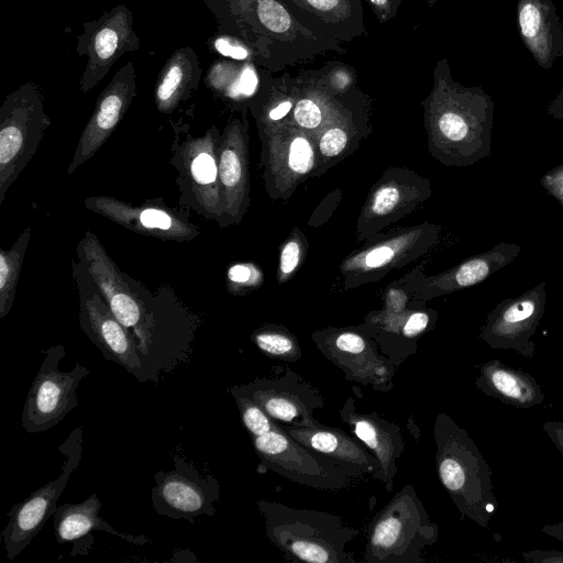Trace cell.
<instances>
[{
    "instance_id": "cell-4",
    "label": "cell",
    "mask_w": 563,
    "mask_h": 563,
    "mask_svg": "<svg viewBox=\"0 0 563 563\" xmlns=\"http://www.w3.org/2000/svg\"><path fill=\"white\" fill-rule=\"evenodd\" d=\"M435 463L441 484L462 516L484 526L494 511L487 467L466 431L446 413H439L434 427Z\"/></svg>"
},
{
    "instance_id": "cell-45",
    "label": "cell",
    "mask_w": 563,
    "mask_h": 563,
    "mask_svg": "<svg viewBox=\"0 0 563 563\" xmlns=\"http://www.w3.org/2000/svg\"><path fill=\"white\" fill-rule=\"evenodd\" d=\"M371 5L379 23H385L395 18L402 0H366Z\"/></svg>"
},
{
    "instance_id": "cell-31",
    "label": "cell",
    "mask_w": 563,
    "mask_h": 563,
    "mask_svg": "<svg viewBox=\"0 0 563 563\" xmlns=\"http://www.w3.org/2000/svg\"><path fill=\"white\" fill-rule=\"evenodd\" d=\"M291 121L316 135L338 112L342 102L319 78L297 79Z\"/></svg>"
},
{
    "instance_id": "cell-21",
    "label": "cell",
    "mask_w": 563,
    "mask_h": 563,
    "mask_svg": "<svg viewBox=\"0 0 563 563\" xmlns=\"http://www.w3.org/2000/svg\"><path fill=\"white\" fill-rule=\"evenodd\" d=\"M136 76L132 62H128L112 77L99 95L93 112L82 130L67 173L92 158L109 139L128 111L136 90Z\"/></svg>"
},
{
    "instance_id": "cell-47",
    "label": "cell",
    "mask_w": 563,
    "mask_h": 563,
    "mask_svg": "<svg viewBox=\"0 0 563 563\" xmlns=\"http://www.w3.org/2000/svg\"><path fill=\"white\" fill-rule=\"evenodd\" d=\"M552 428L550 429L548 426L545 427L548 433L553 439L552 441L556 443L560 450L563 453V426L558 427V424L549 423Z\"/></svg>"
},
{
    "instance_id": "cell-1",
    "label": "cell",
    "mask_w": 563,
    "mask_h": 563,
    "mask_svg": "<svg viewBox=\"0 0 563 563\" xmlns=\"http://www.w3.org/2000/svg\"><path fill=\"white\" fill-rule=\"evenodd\" d=\"M78 260L95 279L115 318L133 336L145 380H158L185 360L199 320L170 286L155 292L122 272L100 240L87 230L78 241Z\"/></svg>"
},
{
    "instance_id": "cell-48",
    "label": "cell",
    "mask_w": 563,
    "mask_h": 563,
    "mask_svg": "<svg viewBox=\"0 0 563 563\" xmlns=\"http://www.w3.org/2000/svg\"><path fill=\"white\" fill-rule=\"evenodd\" d=\"M543 530L555 537L556 539L563 541V522L560 523V525H556V526H548V527H543Z\"/></svg>"
},
{
    "instance_id": "cell-41",
    "label": "cell",
    "mask_w": 563,
    "mask_h": 563,
    "mask_svg": "<svg viewBox=\"0 0 563 563\" xmlns=\"http://www.w3.org/2000/svg\"><path fill=\"white\" fill-rule=\"evenodd\" d=\"M434 312L427 310H416L410 313L407 312L405 322L401 327V336L404 340L417 347L416 339L420 336L423 332H426L434 317Z\"/></svg>"
},
{
    "instance_id": "cell-17",
    "label": "cell",
    "mask_w": 563,
    "mask_h": 563,
    "mask_svg": "<svg viewBox=\"0 0 563 563\" xmlns=\"http://www.w3.org/2000/svg\"><path fill=\"white\" fill-rule=\"evenodd\" d=\"M78 40V54L87 56L79 82L82 92L99 84L124 53L137 51L141 45L132 12L123 4L104 12L98 20L84 23V33Z\"/></svg>"
},
{
    "instance_id": "cell-26",
    "label": "cell",
    "mask_w": 563,
    "mask_h": 563,
    "mask_svg": "<svg viewBox=\"0 0 563 563\" xmlns=\"http://www.w3.org/2000/svg\"><path fill=\"white\" fill-rule=\"evenodd\" d=\"M280 427L302 445L339 462L358 477L371 474L376 478L379 472L377 459L365 444L341 429L322 423L313 427Z\"/></svg>"
},
{
    "instance_id": "cell-30",
    "label": "cell",
    "mask_w": 563,
    "mask_h": 563,
    "mask_svg": "<svg viewBox=\"0 0 563 563\" xmlns=\"http://www.w3.org/2000/svg\"><path fill=\"white\" fill-rule=\"evenodd\" d=\"M101 501L97 494H91L81 503L64 504L53 515L55 538L58 543L79 539L92 530L107 531L136 545L150 542L144 536H131L119 532L100 516Z\"/></svg>"
},
{
    "instance_id": "cell-35",
    "label": "cell",
    "mask_w": 563,
    "mask_h": 563,
    "mask_svg": "<svg viewBox=\"0 0 563 563\" xmlns=\"http://www.w3.org/2000/svg\"><path fill=\"white\" fill-rule=\"evenodd\" d=\"M233 67L231 64L221 63L210 68L207 77L210 87L236 101L251 98L258 87L254 66L245 63L236 75L232 73Z\"/></svg>"
},
{
    "instance_id": "cell-37",
    "label": "cell",
    "mask_w": 563,
    "mask_h": 563,
    "mask_svg": "<svg viewBox=\"0 0 563 563\" xmlns=\"http://www.w3.org/2000/svg\"><path fill=\"white\" fill-rule=\"evenodd\" d=\"M287 88V85L286 88L272 86L267 102L260 108H253L258 128L278 124L292 111L296 102V86Z\"/></svg>"
},
{
    "instance_id": "cell-18",
    "label": "cell",
    "mask_w": 563,
    "mask_h": 563,
    "mask_svg": "<svg viewBox=\"0 0 563 563\" xmlns=\"http://www.w3.org/2000/svg\"><path fill=\"white\" fill-rule=\"evenodd\" d=\"M175 470L154 476L156 486L152 489V504L157 514L190 522L201 516L214 514V503L220 497V485L211 475L202 477L184 460L175 461Z\"/></svg>"
},
{
    "instance_id": "cell-43",
    "label": "cell",
    "mask_w": 563,
    "mask_h": 563,
    "mask_svg": "<svg viewBox=\"0 0 563 563\" xmlns=\"http://www.w3.org/2000/svg\"><path fill=\"white\" fill-rule=\"evenodd\" d=\"M214 47L222 55L238 60H247L253 55L252 49L246 44L230 36L218 37L214 42Z\"/></svg>"
},
{
    "instance_id": "cell-13",
    "label": "cell",
    "mask_w": 563,
    "mask_h": 563,
    "mask_svg": "<svg viewBox=\"0 0 563 563\" xmlns=\"http://www.w3.org/2000/svg\"><path fill=\"white\" fill-rule=\"evenodd\" d=\"M65 355L60 344L45 351L22 412V427L29 433L51 429L78 405L76 390L90 369L77 362L69 372L60 371L58 365Z\"/></svg>"
},
{
    "instance_id": "cell-19",
    "label": "cell",
    "mask_w": 563,
    "mask_h": 563,
    "mask_svg": "<svg viewBox=\"0 0 563 563\" xmlns=\"http://www.w3.org/2000/svg\"><path fill=\"white\" fill-rule=\"evenodd\" d=\"M437 228L424 223L390 235L357 254L347 257L341 265L345 287H357L376 280L393 268L413 261L435 242Z\"/></svg>"
},
{
    "instance_id": "cell-40",
    "label": "cell",
    "mask_w": 563,
    "mask_h": 563,
    "mask_svg": "<svg viewBox=\"0 0 563 563\" xmlns=\"http://www.w3.org/2000/svg\"><path fill=\"white\" fill-rule=\"evenodd\" d=\"M305 254V236L297 231L285 241L279 256L278 280L287 282L299 267Z\"/></svg>"
},
{
    "instance_id": "cell-6",
    "label": "cell",
    "mask_w": 563,
    "mask_h": 563,
    "mask_svg": "<svg viewBox=\"0 0 563 563\" xmlns=\"http://www.w3.org/2000/svg\"><path fill=\"white\" fill-rule=\"evenodd\" d=\"M235 15L256 38L257 49L273 64L297 60L327 49L342 51L338 40L303 20L282 0H232Z\"/></svg>"
},
{
    "instance_id": "cell-5",
    "label": "cell",
    "mask_w": 563,
    "mask_h": 563,
    "mask_svg": "<svg viewBox=\"0 0 563 563\" xmlns=\"http://www.w3.org/2000/svg\"><path fill=\"white\" fill-rule=\"evenodd\" d=\"M438 526L412 485L406 484L373 518L365 545L367 563H422L438 540Z\"/></svg>"
},
{
    "instance_id": "cell-49",
    "label": "cell",
    "mask_w": 563,
    "mask_h": 563,
    "mask_svg": "<svg viewBox=\"0 0 563 563\" xmlns=\"http://www.w3.org/2000/svg\"><path fill=\"white\" fill-rule=\"evenodd\" d=\"M438 0H427V7L430 9Z\"/></svg>"
},
{
    "instance_id": "cell-33",
    "label": "cell",
    "mask_w": 563,
    "mask_h": 563,
    "mask_svg": "<svg viewBox=\"0 0 563 563\" xmlns=\"http://www.w3.org/2000/svg\"><path fill=\"white\" fill-rule=\"evenodd\" d=\"M486 385L494 389L496 395L507 398L516 406H531L538 402L540 393L538 386L519 372L487 364L482 368Z\"/></svg>"
},
{
    "instance_id": "cell-42",
    "label": "cell",
    "mask_w": 563,
    "mask_h": 563,
    "mask_svg": "<svg viewBox=\"0 0 563 563\" xmlns=\"http://www.w3.org/2000/svg\"><path fill=\"white\" fill-rule=\"evenodd\" d=\"M319 79L331 92L339 95L350 88L354 77L347 67L336 66L325 71Z\"/></svg>"
},
{
    "instance_id": "cell-29",
    "label": "cell",
    "mask_w": 563,
    "mask_h": 563,
    "mask_svg": "<svg viewBox=\"0 0 563 563\" xmlns=\"http://www.w3.org/2000/svg\"><path fill=\"white\" fill-rule=\"evenodd\" d=\"M201 69L190 47L175 51L164 64L155 85L154 99L159 112L172 113L197 88Z\"/></svg>"
},
{
    "instance_id": "cell-22",
    "label": "cell",
    "mask_w": 563,
    "mask_h": 563,
    "mask_svg": "<svg viewBox=\"0 0 563 563\" xmlns=\"http://www.w3.org/2000/svg\"><path fill=\"white\" fill-rule=\"evenodd\" d=\"M245 119H233L221 134L219 179L222 195L221 228L239 224L250 206L249 133Z\"/></svg>"
},
{
    "instance_id": "cell-34",
    "label": "cell",
    "mask_w": 563,
    "mask_h": 563,
    "mask_svg": "<svg viewBox=\"0 0 563 563\" xmlns=\"http://www.w3.org/2000/svg\"><path fill=\"white\" fill-rule=\"evenodd\" d=\"M30 238L31 228L26 227L10 250H0V318L12 308Z\"/></svg>"
},
{
    "instance_id": "cell-20",
    "label": "cell",
    "mask_w": 563,
    "mask_h": 563,
    "mask_svg": "<svg viewBox=\"0 0 563 563\" xmlns=\"http://www.w3.org/2000/svg\"><path fill=\"white\" fill-rule=\"evenodd\" d=\"M428 179L411 170L390 169L373 188L357 221L358 239H367L382 228L405 217L430 195Z\"/></svg>"
},
{
    "instance_id": "cell-11",
    "label": "cell",
    "mask_w": 563,
    "mask_h": 563,
    "mask_svg": "<svg viewBox=\"0 0 563 563\" xmlns=\"http://www.w3.org/2000/svg\"><path fill=\"white\" fill-rule=\"evenodd\" d=\"M79 305V325L107 361L114 362L145 382L144 368L131 333L121 324L102 298L84 264L71 261Z\"/></svg>"
},
{
    "instance_id": "cell-46",
    "label": "cell",
    "mask_w": 563,
    "mask_h": 563,
    "mask_svg": "<svg viewBox=\"0 0 563 563\" xmlns=\"http://www.w3.org/2000/svg\"><path fill=\"white\" fill-rule=\"evenodd\" d=\"M548 113L556 120L563 119V87L548 107Z\"/></svg>"
},
{
    "instance_id": "cell-39",
    "label": "cell",
    "mask_w": 563,
    "mask_h": 563,
    "mask_svg": "<svg viewBox=\"0 0 563 563\" xmlns=\"http://www.w3.org/2000/svg\"><path fill=\"white\" fill-rule=\"evenodd\" d=\"M261 271L251 263H238L228 268L227 288L233 295H243L262 283Z\"/></svg>"
},
{
    "instance_id": "cell-36",
    "label": "cell",
    "mask_w": 563,
    "mask_h": 563,
    "mask_svg": "<svg viewBox=\"0 0 563 563\" xmlns=\"http://www.w3.org/2000/svg\"><path fill=\"white\" fill-rule=\"evenodd\" d=\"M252 341L262 353L272 358L296 362L302 356L297 338L282 325H265L255 330Z\"/></svg>"
},
{
    "instance_id": "cell-2",
    "label": "cell",
    "mask_w": 563,
    "mask_h": 563,
    "mask_svg": "<svg viewBox=\"0 0 563 563\" xmlns=\"http://www.w3.org/2000/svg\"><path fill=\"white\" fill-rule=\"evenodd\" d=\"M422 103L430 147L441 163L473 165L492 154L494 101L481 87L455 81L446 58L437 63Z\"/></svg>"
},
{
    "instance_id": "cell-12",
    "label": "cell",
    "mask_w": 563,
    "mask_h": 563,
    "mask_svg": "<svg viewBox=\"0 0 563 563\" xmlns=\"http://www.w3.org/2000/svg\"><path fill=\"white\" fill-rule=\"evenodd\" d=\"M312 341L347 380L372 386L378 391L393 389L400 364L380 352L366 328H328L314 332Z\"/></svg>"
},
{
    "instance_id": "cell-25",
    "label": "cell",
    "mask_w": 563,
    "mask_h": 563,
    "mask_svg": "<svg viewBox=\"0 0 563 563\" xmlns=\"http://www.w3.org/2000/svg\"><path fill=\"white\" fill-rule=\"evenodd\" d=\"M517 26L523 45L543 69H551L563 56V24L552 0H518Z\"/></svg>"
},
{
    "instance_id": "cell-44",
    "label": "cell",
    "mask_w": 563,
    "mask_h": 563,
    "mask_svg": "<svg viewBox=\"0 0 563 563\" xmlns=\"http://www.w3.org/2000/svg\"><path fill=\"white\" fill-rule=\"evenodd\" d=\"M541 186L563 208V163L552 168L540 179Z\"/></svg>"
},
{
    "instance_id": "cell-32",
    "label": "cell",
    "mask_w": 563,
    "mask_h": 563,
    "mask_svg": "<svg viewBox=\"0 0 563 563\" xmlns=\"http://www.w3.org/2000/svg\"><path fill=\"white\" fill-rule=\"evenodd\" d=\"M356 128L352 111L342 103L334 117L314 135L318 151L316 172L321 164L328 168L330 163H336L347 155L350 147L356 145Z\"/></svg>"
},
{
    "instance_id": "cell-38",
    "label": "cell",
    "mask_w": 563,
    "mask_h": 563,
    "mask_svg": "<svg viewBox=\"0 0 563 563\" xmlns=\"http://www.w3.org/2000/svg\"><path fill=\"white\" fill-rule=\"evenodd\" d=\"M231 395L236 402L241 420L251 438L280 429V424L253 399L238 393H231Z\"/></svg>"
},
{
    "instance_id": "cell-8",
    "label": "cell",
    "mask_w": 563,
    "mask_h": 563,
    "mask_svg": "<svg viewBox=\"0 0 563 563\" xmlns=\"http://www.w3.org/2000/svg\"><path fill=\"white\" fill-rule=\"evenodd\" d=\"M221 133L214 125L202 135L192 136L187 130L175 132L170 164L178 173L179 206L219 223L222 217V195L219 179Z\"/></svg>"
},
{
    "instance_id": "cell-15",
    "label": "cell",
    "mask_w": 563,
    "mask_h": 563,
    "mask_svg": "<svg viewBox=\"0 0 563 563\" xmlns=\"http://www.w3.org/2000/svg\"><path fill=\"white\" fill-rule=\"evenodd\" d=\"M229 391L253 399L280 424L291 427L321 424L314 417L316 410L324 406L321 393L288 367L279 375L257 377L249 384L232 386Z\"/></svg>"
},
{
    "instance_id": "cell-10",
    "label": "cell",
    "mask_w": 563,
    "mask_h": 563,
    "mask_svg": "<svg viewBox=\"0 0 563 563\" xmlns=\"http://www.w3.org/2000/svg\"><path fill=\"white\" fill-rule=\"evenodd\" d=\"M263 179L273 199H288L300 183L316 172V136L291 120L258 128Z\"/></svg>"
},
{
    "instance_id": "cell-7",
    "label": "cell",
    "mask_w": 563,
    "mask_h": 563,
    "mask_svg": "<svg viewBox=\"0 0 563 563\" xmlns=\"http://www.w3.org/2000/svg\"><path fill=\"white\" fill-rule=\"evenodd\" d=\"M51 125L37 86L26 82L9 93L0 108V206Z\"/></svg>"
},
{
    "instance_id": "cell-3",
    "label": "cell",
    "mask_w": 563,
    "mask_h": 563,
    "mask_svg": "<svg viewBox=\"0 0 563 563\" xmlns=\"http://www.w3.org/2000/svg\"><path fill=\"white\" fill-rule=\"evenodd\" d=\"M267 539L286 555L310 563H353L346 550L360 531L325 511L261 499Z\"/></svg>"
},
{
    "instance_id": "cell-24",
    "label": "cell",
    "mask_w": 563,
    "mask_h": 563,
    "mask_svg": "<svg viewBox=\"0 0 563 563\" xmlns=\"http://www.w3.org/2000/svg\"><path fill=\"white\" fill-rule=\"evenodd\" d=\"M342 422L350 427L351 432L373 453L379 464L375 479L384 484L390 493L397 474V460L402 455L405 441L401 428L376 412H360L356 402L350 396L339 409Z\"/></svg>"
},
{
    "instance_id": "cell-16",
    "label": "cell",
    "mask_w": 563,
    "mask_h": 563,
    "mask_svg": "<svg viewBox=\"0 0 563 563\" xmlns=\"http://www.w3.org/2000/svg\"><path fill=\"white\" fill-rule=\"evenodd\" d=\"M84 205L86 209L145 236L187 242L200 234L197 225L189 219V209L169 207L163 198L133 206L114 197L92 196L87 197Z\"/></svg>"
},
{
    "instance_id": "cell-23",
    "label": "cell",
    "mask_w": 563,
    "mask_h": 563,
    "mask_svg": "<svg viewBox=\"0 0 563 563\" xmlns=\"http://www.w3.org/2000/svg\"><path fill=\"white\" fill-rule=\"evenodd\" d=\"M545 287L547 283L542 282L517 297L500 301L488 314L482 338L493 347L519 351L527 346L545 310Z\"/></svg>"
},
{
    "instance_id": "cell-28",
    "label": "cell",
    "mask_w": 563,
    "mask_h": 563,
    "mask_svg": "<svg viewBox=\"0 0 563 563\" xmlns=\"http://www.w3.org/2000/svg\"><path fill=\"white\" fill-rule=\"evenodd\" d=\"M303 20L338 41L366 35L361 0H282Z\"/></svg>"
},
{
    "instance_id": "cell-9",
    "label": "cell",
    "mask_w": 563,
    "mask_h": 563,
    "mask_svg": "<svg viewBox=\"0 0 563 563\" xmlns=\"http://www.w3.org/2000/svg\"><path fill=\"white\" fill-rule=\"evenodd\" d=\"M252 443L261 467L310 488L335 492L358 477L339 462L302 445L282 427L252 438Z\"/></svg>"
},
{
    "instance_id": "cell-27",
    "label": "cell",
    "mask_w": 563,
    "mask_h": 563,
    "mask_svg": "<svg viewBox=\"0 0 563 563\" xmlns=\"http://www.w3.org/2000/svg\"><path fill=\"white\" fill-rule=\"evenodd\" d=\"M521 252L512 242H499L493 249L474 255L457 266L427 279L423 295H446L482 283L495 272L511 263Z\"/></svg>"
},
{
    "instance_id": "cell-14",
    "label": "cell",
    "mask_w": 563,
    "mask_h": 563,
    "mask_svg": "<svg viewBox=\"0 0 563 563\" xmlns=\"http://www.w3.org/2000/svg\"><path fill=\"white\" fill-rule=\"evenodd\" d=\"M59 450L67 456L62 474L15 504L8 512V523L1 531L7 558L13 561L53 517L57 501L81 459V428H76Z\"/></svg>"
}]
</instances>
